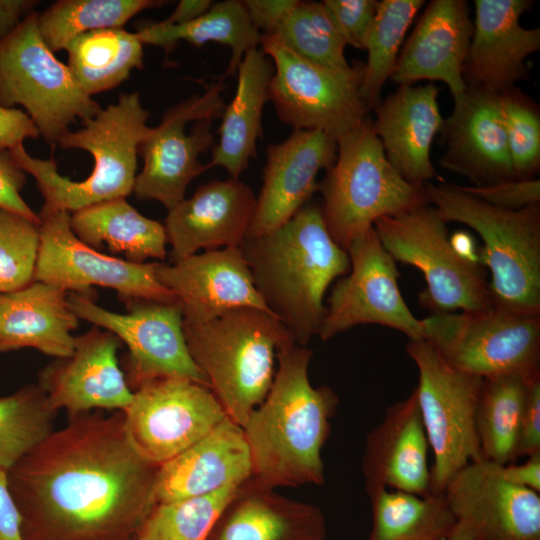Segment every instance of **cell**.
Wrapping results in <instances>:
<instances>
[{
    "label": "cell",
    "instance_id": "6da1fadb",
    "mask_svg": "<svg viewBox=\"0 0 540 540\" xmlns=\"http://www.w3.org/2000/svg\"><path fill=\"white\" fill-rule=\"evenodd\" d=\"M158 467L133 447L122 411L68 416L7 472L23 540H137Z\"/></svg>",
    "mask_w": 540,
    "mask_h": 540
},
{
    "label": "cell",
    "instance_id": "7a4b0ae2",
    "mask_svg": "<svg viewBox=\"0 0 540 540\" xmlns=\"http://www.w3.org/2000/svg\"><path fill=\"white\" fill-rule=\"evenodd\" d=\"M313 351L287 338L276 353L278 368L264 400L242 426L252 460V477L276 489L322 485V449L339 398L309 379Z\"/></svg>",
    "mask_w": 540,
    "mask_h": 540
},
{
    "label": "cell",
    "instance_id": "3957f363",
    "mask_svg": "<svg viewBox=\"0 0 540 540\" xmlns=\"http://www.w3.org/2000/svg\"><path fill=\"white\" fill-rule=\"evenodd\" d=\"M256 291L300 345L318 336L330 284L350 270L346 250L330 236L321 206L306 203L275 230L241 245Z\"/></svg>",
    "mask_w": 540,
    "mask_h": 540
},
{
    "label": "cell",
    "instance_id": "277c9868",
    "mask_svg": "<svg viewBox=\"0 0 540 540\" xmlns=\"http://www.w3.org/2000/svg\"><path fill=\"white\" fill-rule=\"evenodd\" d=\"M149 112L137 92L121 94L117 103L82 120L83 127L67 131L58 142L63 149H82L94 159L90 175L82 181L61 176L53 159H39L23 145L10 151L16 164L35 180L44 197L42 210L74 213L83 208L133 192L138 148L150 133Z\"/></svg>",
    "mask_w": 540,
    "mask_h": 540
},
{
    "label": "cell",
    "instance_id": "5b68a950",
    "mask_svg": "<svg viewBox=\"0 0 540 540\" xmlns=\"http://www.w3.org/2000/svg\"><path fill=\"white\" fill-rule=\"evenodd\" d=\"M183 330L208 387L242 427L266 397L277 349L290 335L276 317L254 307L234 308L205 323L183 321Z\"/></svg>",
    "mask_w": 540,
    "mask_h": 540
},
{
    "label": "cell",
    "instance_id": "8992f818",
    "mask_svg": "<svg viewBox=\"0 0 540 540\" xmlns=\"http://www.w3.org/2000/svg\"><path fill=\"white\" fill-rule=\"evenodd\" d=\"M425 189L429 204L445 223H462L481 237V262L491 273L493 305L540 315V204L505 210L454 183L430 182Z\"/></svg>",
    "mask_w": 540,
    "mask_h": 540
},
{
    "label": "cell",
    "instance_id": "52a82bcc",
    "mask_svg": "<svg viewBox=\"0 0 540 540\" xmlns=\"http://www.w3.org/2000/svg\"><path fill=\"white\" fill-rule=\"evenodd\" d=\"M318 191L326 228L344 250L378 219L429 204L425 186L408 183L389 163L369 117L337 140Z\"/></svg>",
    "mask_w": 540,
    "mask_h": 540
},
{
    "label": "cell",
    "instance_id": "ba28073f",
    "mask_svg": "<svg viewBox=\"0 0 540 540\" xmlns=\"http://www.w3.org/2000/svg\"><path fill=\"white\" fill-rule=\"evenodd\" d=\"M373 227L395 262L414 266L423 273L426 286L418 301L431 314L459 309L472 312L493 306L483 267L457 253L446 223L432 205L380 218Z\"/></svg>",
    "mask_w": 540,
    "mask_h": 540
},
{
    "label": "cell",
    "instance_id": "9c48e42d",
    "mask_svg": "<svg viewBox=\"0 0 540 540\" xmlns=\"http://www.w3.org/2000/svg\"><path fill=\"white\" fill-rule=\"evenodd\" d=\"M0 105H21L44 140L57 145L69 125L102 109L46 46L32 11L0 40Z\"/></svg>",
    "mask_w": 540,
    "mask_h": 540
},
{
    "label": "cell",
    "instance_id": "30bf717a",
    "mask_svg": "<svg viewBox=\"0 0 540 540\" xmlns=\"http://www.w3.org/2000/svg\"><path fill=\"white\" fill-rule=\"evenodd\" d=\"M423 340L453 368L488 378L540 376V315L491 306L421 319Z\"/></svg>",
    "mask_w": 540,
    "mask_h": 540
},
{
    "label": "cell",
    "instance_id": "8fae6325",
    "mask_svg": "<svg viewBox=\"0 0 540 540\" xmlns=\"http://www.w3.org/2000/svg\"><path fill=\"white\" fill-rule=\"evenodd\" d=\"M406 352L418 369L414 390L433 453L430 492L443 494L459 470L484 459L476 430L482 378L451 367L425 340L409 341Z\"/></svg>",
    "mask_w": 540,
    "mask_h": 540
},
{
    "label": "cell",
    "instance_id": "7c38bea8",
    "mask_svg": "<svg viewBox=\"0 0 540 540\" xmlns=\"http://www.w3.org/2000/svg\"><path fill=\"white\" fill-rule=\"evenodd\" d=\"M260 44L274 65L269 100L283 123L294 130L321 131L337 142L367 118L369 110L360 95L363 62L334 71L298 57L266 36Z\"/></svg>",
    "mask_w": 540,
    "mask_h": 540
},
{
    "label": "cell",
    "instance_id": "4fadbf2b",
    "mask_svg": "<svg viewBox=\"0 0 540 540\" xmlns=\"http://www.w3.org/2000/svg\"><path fill=\"white\" fill-rule=\"evenodd\" d=\"M224 89L221 81L211 84L203 94L168 108L151 128L138 148L143 158L133 187L138 199L157 200L167 210L185 199L191 181L208 169L199 156L214 147L212 122L226 106Z\"/></svg>",
    "mask_w": 540,
    "mask_h": 540
},
{
    "label": "cell",
    "instance_id": "5bb4252c",
    "mask_svg": "<svg viewBox=\"0 0 540 540\" xmlns=\"http://www.w3.org/2000/svg\"><path fill=\"white\" fill-rule=\"evenodd\" d=\"M39 217L40 247L34 281L89 298L91 287L101 286L114 289L131 302H178L156 277L160 262L136 263L98 252L74 234L66 211L41 209Z\"/></svg>",
    "mask_w": 540,
    "mask_h": 540
},
{
    "label": "cell",
    "instance_id": "9a60e30c",
    "mask_svg": "<svg viewBox=\"0 0 540 540\" xmlns=\"http://www.w3.org/2000/svg\"><path fill=\"white\" fill-rule=\"evenodd\" d=\"M67 303L77 318L106 329L126 344V379L133 391L164 378L188 379L208 387L190 356L178 302L135 301L126 314L109 311L76 292H68Z\"/></svg>",
    "mask_w": 540,
    "mask_h": 540
},
{
    "label": "cell",
    "instance_id": "2e32d148",
    "mask_svg": "<svg viewBox=\"0 0 540 540\" xmlns=\"http://www.w3.org/2000/svg\"><path fill=\"white\" fill-rule=\"evenodd\" d=\"M349 272L334 285L318 336L327 341L355 326L376 324L423 340L421 320L406 305L398 285L396 262L381 244L374 227L346 250Z\"/></svg>",
    "mask_w": 540,
    "mask_h": 540
},
{
    "label": "cell",
    "instance_id": "e0dca14e",
    "mask_svg": "<svg viewBox=\"0 0 540 540\" xmlns=\"http://www.w3.org/2000/svg\"><path fill=\"white\" fill-rule=\"evenodd\" d=\"M122 412L133 447L156 466L189 448L227 417L206 385L183 378L143 383Z\"/></svg>",
    "mask_w": 540,
    "mask_h": 540
},
{
    "label": "cell",
    "instance_id": "ac0fdd59",
    "mask_svg": "<svg viewBox=\"0 0 540 540\" xmlns=\"http://www.w3.org/2000/svg\"><path fill=\"white\" fill-rule=\"evenodd\" d=\"M443 494L475 540H540L539 493L506 481L494 462H470Z\"/></svg>",
    "mask_w": 540,
    "mask_h": 540
},
{
    "label": "cell",
    "instance_id": "d6986e66",
    "mask_svg": "<svg viewBox=\"0 0 540 540\" xmlns=\"http://www.w3.org/2000/svg\"><path fill=\"white\" fill-rule=\"evenodd\" d=\"M119 339L109 331L93 328L76 337L73 353L56 358L39 374L38 386L50 406L68 416L95 410L124 411L133 390L121 370Z\"/></svg>",
    "mask_w": 540,
    "mask_h": 540
},
{
    "label": "cell",
    "instance_id": "ffe728a7",
    "mask_svg": "<svg viewBox=\"0 0 540 540\" xmlns=\"http://www.w3.org/2000/svg\"><path fill=\"white\" fill-rule=\"evenodd\" d=\"M337 155V142L318 130H294L267 148L263 183L247 238L271 232L291 219L319 190L318 173Z\"/></svg>",
    "mask_w": 540,
    "mask_h": 540
},
{
    "label": "cell",
    "instance_id": "44dd1931",
    "mask_svg": "<svg viewBox=\"0 0 540 540\" xmlns=\"http://www.w3.org/2000/svg\"><path fill=\"white\" fill-rule=\"evenodd\" d=\"M445 152L440 165L476 187L514 178L500 94L467 87L454 98L440 130Z\"/></svg>",
    "mask_w": 540,
    "mask_h": 540
},
{
    "label": "cell",
    "instance_id": "7402d4cb",
    "mask_svg": "<svg viewBox=\"0 0 540 540\" xmlns=\"http://www.w3.org/2000/svg\"><path fill=\"white\" fill-rule=\"evenodd\" d=\"M156 277L176 296L187 323H205L238 307L270 313L240 247L206 250L172 264L160 262Z\"/></svg>",
    "mask_w": 540,
    "mask_h": 540
},
{
    "label": "cell",
    "instance_id": "603a6c76",
    "mask_svg": "<svg viewBox=\"0 0 540 540\" xmlns=\"http://www.w3.org/2000/svg\"><path fill=\"white\" fill-rule=\"evenodd\" d=\"M530 0H475L473 33L463 66L467 87L501 94L527 75L540 49V29L520 24Z\"/></svg>",
    "mask_w": 540,
    "mask_h": 540
},
{
    "label": "cell",
    "instance_id": "cb8c5ba5",
    "mask_svg": "<svg viewBox=\"0 0 540 540\" xmlns=\"http://www.w3.org/2000/svg\"><path fill=\"white\" fill-rule=\"evenodd\" d=\"M256 207L252 189L239 178L211 180L168 210L165 219L170 259L175 263L199 250L241 247Z\"/></svg>",
    "mask_w": 540,
    "mask_h": 540
},
{
    "label": "cell",
    "instance_id": "d4e9b609",
    "mask_svg": "<svg viewBox=\"0 0 540 540\" xmlns=\"http://www.w3.org/2000/svg\"><path fill=\"white\" fill-rule=\"evenodd\" d=\"M472 33L465 0L430 1L402 45L390 79L398 85L440 81L458 97L467 88L462 72Z\"/></svg>",
    "mask_w": 540,
    "mask_h": 540
},
{
    "label": "cell",
    "instance_id": "484cf974",
    "mask_svg": "<svg viewBox=\"0 0 540 540\" xmlns=\"http://www.w3.org/2000/svg\"><path fill=\"white\" fill-rule=\"evenodd\" d=\"M434 84L399 85L375 108L373 130L392 167L408 183L424 187L436 176L430 159L444 118Z\"/></svg>",
    "mask_w": 540,
    "mask_h": 540
},
{
    "label": "cell",
    "instance_id": "4316f807",
    "mask_svg": "<svg viewBox=\"0 0 540 540\" xmlns=\"http://www.w3.org/2000/svg\"><path fill=\"white\" fill-rule=\"evenodd\" d=\"M429 443L415 390L390 405L367 435L362 457L365 487H384L421 496L430 492Z\"/></svg>",
    "mask_w": 540,
    "mask_h": 540
},
{
    "label": "cell",
    "instance_id": "83f0119b",
    "mask_svg": "<svg viewBox=\"0 0 540 540\" xmlns=\"http://www.w3.org/2000/svg\"><path fill=\"white\" fill-rule=\"evenodd\" d=\"M252 477L243 428L228 416L189 448L158 467L157 503L241 485Z\"/></svg>",
    "mask_w": 540,
    "mask_h": 540
},
{
    "label": "cell",
    "instance_id": "f1b7e54d",
    "mask_svg": "<svg viewBox=\"0 0 540 540\" xmlns=\"http://www.w3.org/2000/svg\"><path fill=\"white\" fill-rule=\"evenodd\" d=\"M322 510L277 493L253 477L240 485L207 540H326Z\"/></svg>",
    "mask_w": 540,
    "mask_h": 540
},
{
    "label": "cell",
    "instance_id": "f546056e",
    "mask_svg": "<svg viewBox=\"0 0 540 540\" xmlns=\"http://www.w3.org/2000/svg\"><path fill=\"white\" fill-rule=\"evenodd\" d=\"M67 294L41 281L0 293V352L33 348L55 358L70 356L78 318L68 306Z\"/></svg>",
    "mask_w": 540,
    "mask_h": 540
},
{
    "label": "cell",
    "instance_id": "4dcf8cb0",
    "mask_svg": "<svg viewBox=\"0 0 540 540\" xmlns=\"http://www.w3.org/2000/svg\"><path fill=\"white\" fill-rule=\"evenodd\" d=\"M274 74L270 57L262 50L247 51L238 66L237 88L225 106L219 127V142L212 148L207 168L223 167L230 177L239 178L256 158V144L263 134L262 113L269 101V85Z\"/></svg>",
    "mask_w": 540,
    "mask_h": 540
},
{
    "label": "cell",
    "instance_id": "1f68e13d",
    "mask_svg": "<svg viewBox=\"0 0 540 540\" xmlns=\"http://www.w3.org/2000/svg\"><path fill=\"white\" fill-rule=\"evenodd\" d=\"M74 234L86 245L97 248L103 243L112 252H121L128 261L165 259L167 236L160 222L147 218L126 198L104 201L70 214Z\"/></svg>",
    "mask_w": 540,
    "mask_h": 540
},
{
    "label": "cell",
    "instance_id": "d6a6232c",
    "mask_svg": "<svg viewBox=\"0 0 540 540\" xmlns=\"http://www.w3.org/2000/svg\"><path fill=\"white\" fill-rule=\"evenodd\" d=\"M136 33L143 45L159 46L166 53L179 41H186L196 47L208 42L227 45L231 55L222 78L235 76L245 53L257 48L262 37L240 0L212 4L203 15L185 24L168 25L160 21L150 23Z\"/></svg>",
    "mask_w": 540,
    "mask_h": 540
},
{
    "label": "cell",
    "instance_id": "836d02e7",
    "mask_svg": "<svg viewBox=\"0 0 540 540\" xmlns=\"http://www.w3.org/2000/svg\"><path fill=\"white\" fill-rule=\"evenodd\" d=\"M365 489L372 508L367 540H447L458 523L444 494Z\"/></svg>",
    "mask_w": 540,
    "mask_h": 540
},
{
    "label": "cell",
    "instance_id": "e575fe53",
    "mask_svg": "<svg viewBox=\"0 0 540 540\" xmlns=\"http://www.w3.org/2000/svg\"><path fill=\"white\" fill-rule=\"evenodd\" d=\"M68 68L89 96L110 90L126 80L132 69H142L143 43L137 33L123 28L91 31L66 47Z\"/></svg>",
    "mask_w": 540,
    "mask_h": 540
},
{
    "label": "cell",
    "instance_id": "d590c367",
    "mask_svg": "<svg viewBox=\"0 0 540 540\" xmlns=\"http://www.w3.org/2000/svg\"><path fill=\"white\" fill-rule=\"evenodd\" d=\"M536 378L511 374L482 379L476 430L484 459L498 465L518 459L521 419L530 384Z\"/></svg>",
    "mask_w": 540,
    "mask_h": 540
},
{
    "label": "cell",
    "instance_id": "8d00e7d4",
    "mask_svg": "<svg viewBox=\"0 0 540 540\" xmlns=\"http://www.w3.org/2000/svg\"><path fill=\"white\" fill-rule=\"evenodd\" d=\"M163 3L154 0H60L38 13V29L54 53L76 37L96 30L123 28L142 10Z\"/></svg>",
    "mask_w": 540,
    "mask_h": 540
},
{
    "label": "cell",
    "instance_id": "74e56055",
    "mask_svg": "<svg viewBox=\"0 0 540 540\" xmlns=\"http://www.w3.org/2000/svg\"><path fill=\"white\" fill-rule=\"evenodd\" d=\"M423 0H381L370 28L365 49L360 95L370 111L381 102L382 89L394 70L408 28L424 6Z\"/></svg>",
    "mask_w": 540,
    "mask_h": 540
},
{
    "label": "cell",
    "instance_id": "f35d334b",
    "mask_svg": "<svg viewBox=\"0 0 540 540\" xmlns=\"http://www.w3.org/2000/svg\"><path fill=\"white\" fill-rule=\"evenodd\" d=\"M262 36L317 66L334 71L351 66L347 44L323 2L299 1L272 34Z\"/></svg>",
    "mask_w": 540,
    "mask_h": 540
},
{
    "label": "cell",
    "instance_id": "ab89813d",
    "mask_svg": "<svg viewBox=\"0 0 540 540\" xmlns=\"http://www.w3.org/2000/svg\"><path fill=\"white\" fill-rule=\"evenodd\" d=\"M57 411L38 385L0 397V468L9 471L53 431Z\"/></svg>",
    "mask_w": 540,
    "mask_h": 540
},
{
    "label": "cell",
    "instance_id": "60d3db41",
    "mask_svg": "<svg viewBox=\"0 0 540 540\" xmlns=\"http://www.w3.org/2000/svg\"><path fill=\"white\" fill-rule=\"evenodd\" d=\"M239 487L232 485L206 495L157 503L137 540H207Z\"/></svg>",
    "mask_w": 540,
    "mask_h": 540
},
{
    "label": "cell",
    "instance_id": "b9f144b4",
    "mask_svg": "<svg viewBox=\"0 0 540 540\" xmlns=\"http://www.w3.org/2000/svg\"><path fill=\"white\" fill-rule=\"evenodd\" d=\"M500 103L514 178L533 179L540 168L539 106L515 86L500 94Z\"/></svg>",
    "mask_w": 540,
    "mask_h": 540
},
{
    "label": "cell",
    "instance_id": "7bdbcfd3",
    "mask_svg": "<svg viewBox=\"0 0 540 540\" xmlns=\"http://www.w3.org/2000/svg\"><path fill=\"white\" fill-rule=\"evenodd\" d=\"M39 224L0 208V293L18 290L34 281Z\"/></svg>",
    "mask_w": 540,
    "mask_h": 540
},
{
    "label": "cell",
    "instance_id": "ee69618b",
    "mask_svg": "<svg viewBox=\"0 0 540 540\" xmlns=\"http://www.w3.org/2000/svg\"><path fill=\"white\" fill-rule=\"evenodd\" d=\"M322 2L346 44L364 50L379 1L324 0Z\"/></svg>",
    "mask_w": 540,
    "mask_h": 540
},
{
    "label": "cell",
    "instance_id": "f6af8a7d",
    "mask_svg": "<svg viewBox=\"0 0 540 540\" xmlns=\"http://www.w3.org/2000/svg\"><path fill=\"white\" fill-rule=\"evenodd\" d=\"M461 189L496 208L520 210L540 204V180H506L487 186H462Z\"/></svg>",
    "mask_w": 540,
    "mask_h": 540
},
{
    "label": "cell",
    "instance_id": "bcb514c9",
    "mask_svg": "<svg viewBox=\"0 0 540 540\" xmlns=\"http://www.w3.org/2000/svg\"><path fill=\"white\" fill-rule=\"evenodd\" d=\"M26 181L25 172L16 164L10 151L0 153V208L40 223V217L22 199L20 190Z\"/></svg>",
    "mask_w": 540,
    "mask_h": 540
},
{
    "label": "cell",
    "instance_id": "7dc6e473",
    "mask_svg": "<svg viewBox=\"0 0 540 540\" xmlns=\"http://www.w3.org/2000/svg\"><path fill=\"white\" fill-rule=\"evenodd\" d=\"M540 453V377L529 387L520 426L517 458Z\"/></svg>",
    "mask_w": 540,
    "mask_h": 540
},
{
    "label": "cell",
    "instance_id": "c3c4849f",
    "mask_svg": "<svg viewBox=\"0 0 540 540\" xmlns=\"http://www.w3.org/2000/svg\"><path fill=\"white\" fill-rule=\"evenodd\" d=\"M40 132L32 119L21 109L0 105V153L23 145L26 139H35Z\"/></svg>",
    "mask_w": 540,
    "mask_h": 540
},
{
    "label": "cell",
    "instance_id": "681fc988",
    "mask_svg": "<svg viewBox=\"0 0 540 540\" xmlns=\"http://www.w3.org/2000/svg\"><path fill=\"white\" fill-rule=\"evenodd\" d=\"M298 0H244L252 24L261 35H270L298 4Z\"/></svg>",
    "mask_w": 540,
    "mask_h": 540
},
{
    "label": "cell",
    "instance_id": "f907efd6",
    "mask_svg": "<svg viewBox=\"0 0 540 540\" xmlns=\"http://www.w3.org/2000/svg\"><path fill=\"white\" fill-rule=\"evenodd\" d=\"M21 515L11 493L7 471L0 468V540H23Z\"/></svg>",
    "mask_w": 540,
    "mask_h": 540
},
{
    "label": "cell",
    "instance_id": "816d5d0a",
    "mask_svg": "<svg viewBox=\"0 0 540 540\" xmlns=\"http://www.w3.org/2000/svg\"><path fill=\"white\" fill-rule=\"evenodd\" d=\"M499 472L506 481L516 486L540 491V453L528 456L522 464L499 465Z\"/></svg>",
    "mask_w": 540,
    "mask_h": 540
},
{
    "label": "cell",
    "instance_id": "f5cc1de1",
    "mask_svg": "<svg viewBox=\"0 0 540 540\" xmlns=\"http://www.w3.org/2000/svg\"><path fill=\"white\" fill-rule=\"evenodd\" d=\"M36 3L31 0H0V40L32 12Z\"/></svg>",
    "mask_w": 540,
    "mask_h": 540
},
{
    "label": "cell",
    "instance_id": "db71d44e",
    "mask_svg": "<svg viewBox=\"0 0 540 540\" xmlns=\"http://www.w3.org/2000/svg\"><path fill=\"white\" fill-rule=\"evenodd\" d=\"M211 6L210 0H181L163 22L168 25L185 24L203 15Z\"/></svg>",
    "mask_w": 540,
    "mask_h": 540
},
{
    "label": "cell",
    "instance_id": "11a10c76",
    "mask_svg": "<svg viewBox=\"0 0 540 540\" xmlns=\"http://www.w3.org/2000/svg\"><path fill=\"white\" fill-rule=\"evenodd\" d=\"M450 242L454 249L457 251V253L460 254L463 258L470 261L479 262V260L477 259V255L474 251L473 239L468 233H456L452 238H450Z\"/></svg>",
    "mask_w": 540,
    "mask_h": 540
},
{
    "label": "cell",
    "instance_id": "9f6ffc18",
    "mask_svg": "<svg viewBox=\"0 0 540 540\" xmlns=\"http://www.w3.org/2000/svg\"><path fill=\"white\" fill-rule=\"evenodd\" d=\"M447 540H475V537L467 526L458 522L455 530Z\"/></svg>",
    "mask_w": 540,
    "mask_h": 540
}]
</instances>
